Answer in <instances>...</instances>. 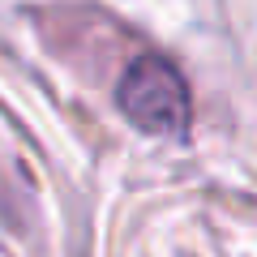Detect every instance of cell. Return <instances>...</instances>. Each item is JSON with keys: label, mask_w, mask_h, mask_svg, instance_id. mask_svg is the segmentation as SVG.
<instances>
[{"label": "cell", "mask_w": 257, "mask_h": 257, "mask_svg": "<svg viewBox=\"0 0 257 257\" xmlns=\"http://www.w3.org/2000/svg\"><path fill=\"white\" fill-rule=\"evenodd\" d=\"M116 103L138 128L159 133V138L184 133L189 107H193L180 69L172 60H163V56H138V60L128 64L124 77H120Z\"/></svg>", "instance_id": "cell-1"}]
</instances>
